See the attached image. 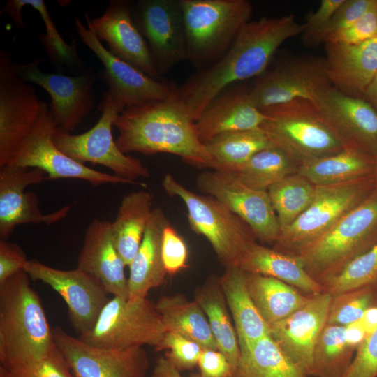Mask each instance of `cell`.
I'll return each mask as SVG.
<instances>
[{
  "label": "cell",
  "mask_w": 377,
  "mask_h": 377,
  "mask_svg": "<svg viewBox=\"0 0 377 377\" xmlns=\"http://www.w3.org/2000/svg\"><path fill=\"white\" fill-rule=\"evenodd\" d=\"M330 86L324 59H297L265 71L249 91L254 105L263 110L300 99L313 103Z\"/></svg>",
  "instance_id": "e0dca14e"
},
{
  "label": "cell",
  "mask_w": 377,
  "mask_h": 377,
  "mask_svg": "<svg viewBox=\"0 0 377 377\" xmlns=\"http://www.w3.org/2000/svg\"><path fill=\"white\" fill-rule=\"evenodd\" d=\"M24 270L31 280L43 282L60 295L67 305L71 324L79 336L91 330L101 310L110 299L98 280L78 268L63 270L37 260H28Z\"/></svg>",
  "instance_id": "2e32d148"
},
{
  "label": "cell",
  "mask_w": 377,
  "mask_h": 377,
  "mask_svg": "<svg viewBox=\"0 0 377 377\" xmlns=\"http://www.w3.org/2000/svg\"><path fill=\"white\" fill-rule=\"evenodd\" d=\"M184 20L186 61L196 71L218 61L250 21L247 0H180Z\"/></svg>",
  "instance_id": "277c9868"
},
{
  "label": "cell",
  "mask_w": 377,
  "mask_h": 377,
  "mask_svg": "<svg viewBox=\"0 0 377 377\" xmlns=\"http://www.w3.org/2000/svg\"><path fill=\"white\" fill-rule=\"evenodd\" d=\"M376 158L368 151L347 148L328 156L304 161L297 173L316 186L340 184L374 174Z\"/></svg>",
  "instance_id": "f546056e"
},
{
  "label": "cell",
  "mask_w": 377,
  "mask_h": 377,
  "mask_svg": "<svg viewBox=\"0 0 377 377\" xmlns=\"http://www.w3.org/2000/svg\"><path fill=\"white\" fill-rule=\"evenodd\" d=\"M42 59L16 64L18 75L44 89L50 96V113L58 128L74 131L90 113L94 104L95 75L91 68L79 76L46 73L39 68Z\"/></svg>",
  "instance_id": "ac0fdd59"
},
{
  "label": "cell",
  "mask_w": 377,
  "mask_h": 377,
  "mask_svg": "<svg viewBox=\"0 0 377 377\" xmlns=\"http://www.w3.org/2000/svg\"><path fill=\"white\" fill-rule=\"evenodd\" d=\"M152 195L140 190L125 195L111 222L114 245L126 266L137 253L152 212Z\"/></svg>",
  "instance_id": "4dcf8cb0"
},
{
  "label": "cell",
  "mask_w": 377,
  "mask_h": 377,
  "mask_svg": "<svg viewBox=\"0 0 377 377\" xmlns=\"http://www.w3.org/2000/svg\"><path fill=\"white\" fill-rule=\"evenodd\" d=\"M377 283L332 296L327 323L346 326L361 320L365 311L377 304Z\"/></svg>",
  "instance_id": "b9f144b4"
},
{
  "label": "cell",
  "mask_w": 377,
  "mask_h": 377,
  "mask_svg": "<svg viewBox=\"0 0 377 377\" xmlns=\"http://www.w3.org/2000/svg\"><path fill=\"white\" fill-rule=\"evenodd\" d=\"M47 103L31 133L18 151L10 166L38 168L47 179H79L94 186L105 184H128L146 186L115 175L97 171L69 157L54 145L52 136L57 128Z\"/></svg>",
  "instance_id": "4fadbf2b"
},
{
  "label": "cell",
  "mask_w": 377,
  "mask_h": 377,
  "mask_svg": "<svg viewBox=\"0 0 377 377\" xmlns=\"http://www.w3.org/2000/svg\"><path fill=\"white\" fill-rule=\"evenodd\" d=\"M219 279L242 353L259 339L269 335V327L249 293L246 273L242 269L236 266L226 267Z\"/></svg>",
  "instance_id": "83f0119b"
},
{
  "label": "cell",
  "mask_w": 377,
  "mask_h": 377,
  "mask_svg": "<svg viewBox=\"0 0 377 377\" xmlns=\"http://www.w3.org/2000/svg\"><path fill=\"white\" fill-rule=\"evenodd\" d=\"M263 112L253 103L249 87L232 84L218 94L195 121L200 141L205 144L221 134L260 128Z\"/></svg>",
  "instance_id": "d4e9b609"
},
{
  "label": "cell",
  "mask_w": 377,
  "mask_h": 377,
  "mask_svg": "<svg viewBox=\"0 0 377 377\" xmlns=\"http://www.w3.org/2000/svg\"><path fill=\"white\" fill-rule=\"evenodd\" d=\"M376 186L374 174L340 184L316 186L311 205L290 226L280 232L276 243L298 251L366 200Z\"/></svg>",
  "instance_id": "30bf717a"
},
{
  "label": "cell",
  "mask_w": 377,
  "mask_h": 377,
  "mask_svg": "<svg viewBox=\"0 0 377 377\" xmlns=\"http://www.w3.org/2000/svg\"><path fill=\"white\" fill-rule=\"evenodd\" d=\"M75 25L82 43L94 52L104 66L101 74L102 81L126 108L166 100L175 94L178 87L174 83L153 78L114 56L103 46L94 31L76 16Z\"/></svg>",
  "instance_id": "9a60e30c"
},
{
  "label": "cell",
  "mask_w": 377,
  "mask_h": 377,
  "mask_svg": "<svg viewBox=\"0 0 377 377\" xmlns=\"http://www.w3.org/2000/svg\"><path fill=\"white\" fill-rule=\"evenodd\" d=\"M155 306L167 331L195 341L202 349L219 350L207 316L195 300L177 293L160 297Z\"/></svg>",
  "instance_id": "d6a6232c"
},
{
  "label": "cell",
  "mask_w": 377,
  "mask_h": 377,
  "mask_svg": "<svg viewBox=\"0 0 377 377\" xmlns=\"http://www.w3.org/2000/svg\"><path fill=\"white\" fill-rule=\"evenodd\" d=\"M377 244V186L362 203L295 256L315 279L324 280Z\"/></svg>",
  "instance_id": "8992f818"
},
{
  "label": "cell",
  "mask_w": 377,
  "mask_h": 377,
  "mask_svg": "<svg viewBox=\"0 0 377 377\" xmlns=\"http://www.w3.org/2000/svg\"><path fill=\"white\" fill-rule=\"evenodd\" d=\"M367 335L377 328V304L368 308L360 320Z\"/></svg>",
  "instance_id": "11a10c76"
},
{
  "label": "cell",
  "mask_w": 377,
  "mask_h": 377,
  "mask_svg": "<svg viewBox=\"0 0 377 377\" xmlns=\"http://www.w3.org/2000/svg\"><path fill=\"white\" fill-rule=\"evenodd\" d=\"M373 3L374 0H345L322 33L320 43H323L328 36L351 26L367 11Z\"/></svg>",
  "instance_id": "c3c4849f"
},
{
  "label": "cell",
  "mask_w": 377,
  "mask_h": 377,
  "mask_svg": "<svg viewBox=\"0 0 377 377\" xmlns=\"http://www.w3.org/2000/svg\"><path fill=\"white\" fill-rule=\"evenodd\" d=\"M332 298L327 292L312 295L290 316L269 325L271 337L296 365L311 377L315 346L327 323Z\"/></svg>",
  "instance_id": "44dd1931"
},
{
  "label": "cell",
  "mask_w": 377,
  "mask_h": 377,
  "mask_svg": "<svg viewBox=\"0 0 377 377\" xmlns=\"http://www.w3.org/2000/svg\"><path fill=\"white\" fill-rule=\"evenodd\" d=\"M377 37V7L375 0L367 11L349 27L328 36L324 43L358 45Z\"/></svg>",
  "instance_id": "f6af8a7d"
},
{
  "label": "cell",
  "mask_w": 377,
  "mask_h": 377,
  "mask_svg": "<svg viewBox=\"0 0 377 377\" xmlns=\"http://www.w3.org/2000/svg\"><path fill=\"white\" fill-rule=\"evenodd\" d=\"M299 163L276 147L261 150L235 172H230L245 186L267 191L274 184L297 170Z\"/></svg>",
  "instance_id": "8d00e7d4"
},
{
  "label": "cell",
  "mask_w": 377,
  "mask_h": 377,
  "mask_svg": "<svg viewBox=\"0 0 377 377\" xmlns=\"http://www.w3.org/2000/svg\"><path fill=\"white\" fill-rule=\"evenodd\" d=\"M0 377H74L71 368L59 352L40 360L3 367Z\"/></svg>",
  "instance_id": "7bdbcfd3"
},
{
  "label": "cell",
  "mask_w": 377,
  "mask_h": 377,
  "mask_svg": "<svg viewBox=\"0 0 377 377\" xmlns=\"http://www.w3.org/2000/svg\"><path fill=\"white\" fill-rule=\"evenodd\" d=\"M232 377H311L306 374L267 335L240 353Z\"/></svg>",
  "instance_id": "d590c367"
},
{
  "label": "cell",
  "mask_w": 377,
  "mask_h": 377,
  "mask_svg": "<svg viewBox=\"0 0 377 377\" xmlns=\"http://www.w3.org/2000/svg\"><path fill=\"white\" fill-rule=\"evenodd\" d=\"M30 6L38 11L45 24V34L39 36L41 44L54 64L74 66L81 61L77 55L75 41L66 43L57 31L43 0H9L1 10L10 16L17 27L24 26L22 18V9Z\"/></svg>",
  "instance_id": "74e56055"
},
{
  "label": "cell",
  "mask_w": 377,
  "mask_h": 377,
  "mask_svg": "<svg viewBox=\"0 0 377 377\" xmlns=\"http://www.w3.org/2000/svg\"><path fill=\"white\" fill-rule=\"evenodd\" d=\"M316 186L296 173L272 186L267 191L276 212L280 232L290 226L311 205Z\"/></svg>",
  "instance_id": "f35d334b"
},
{
  "label": "cell",
  "mask_w": 377,
  "mask_h": 377,
  "mask_svg": "<svg viewBox=\"0 0 377 377\" xmlns=\"http://www.w3.org/2000/svg\"><path fill=\"white\" fill-rule=\"evenodd\" d=\"M46 173L38 168L6 165L0 168V239L7 240L22 224L50 226L63 219L71 210L68 205L43 214L37 195L25 188L41 183Z\"/></svg>",
  "instance_id": "ffe728a7"
},
{
  "label": "cell",
  "mask_w": 377,
  "mask_h": 377,
  "mask_svg": "<svg viewBox=\"0 0 377 377\" xmlns=\"http://www.w3.org/2000/svg\"><path fill=\"white\" fill-rule=\"evenodd\" d=\"M203 377H232L233 369L226 357L218 350L203 349L198 363Z\"/></svg>",
  "instance_id": "816d5d0a"
},
{
  "label": "cell",
  "mask_w": 377,
  "mask_h": 377,
  "mask_svg": "<svg viewBox=\"0 0 377 377\" xmlns=\"http://www.w3.org/2000/svg\"><path fill=\"white\" fill-rule=\"evenodd\" d=\"M132 17L149 47L158 75L186 60L184 14L180 0H139Z\"/></svg>",
  "instance_id": "7c38bea8"
},
{
  "label": "cell",
  "mask_w": 377,
  "mask_h": 377,
  "mask_svg": "<svg viewBox=\"0 0 377 377\" xmlns=\"http://www.w3.org/2000/svg\"><path fill=\"white\" fill-rule=\"evenodd\" d=\"M245 273L249 293L268 325L286 318L309 298L300 294L293 286L276 279Z\"/></svg>",
  "instance_id": "836d02e7"
},
{
  "label": "cell",
  "mask_w": 377,
  "mask_h": 377,
  "mask_svg": "<svg viewBox=\"0 0 377 377\" xmlns=\"http://www.w3.org/2000/svg\"><path fill=\"white\" fill-rule=\"evenodd\" d=\"M166 327L155 304L147 297H113L104 306L87 334L78 338L97 348L126 350L148 345L159 351Z\"/></svg>",
  "instance_id": "ba28073f"
},
{
  "label": "cell",
  "mask_w": 377,
  "mask_h": 377,
  "mask_svg": "<svg viewBox=\"0 0 377 377\" xmlns=\"http://www.w3.org/2000/svg\"><path fill=\"white\" fill-rule=\"evenodd\" d=\"M376 6L377 7V0H375Z\"/></svg>",
  "instance_id": "680465c9"
},
{
  "label": "cell",
  "mask_w": 377,
  "mask_h": 377,
  "mask_svg": "<svg viewBox=\"0 0 377 377\" xmlns=\"http://www.w3.org/2000/svg\"><path fill=\"white\" fill-rule=\"evenodd\" d=\"M211 156L212 169L235 172L258 151L275 147L260 128L226 133L204 144Z\"/></svg>",
  "instance_id": "e575fe53"
},
{
  "label": "cell",
  "mask_w": 377,
  "mask_h": 377,
  "mask_svg": "<svg viewBox=\"0 0 377 377\" xmlns=\"http://www.w3.org/2000/svg\"><path fill=\"white\" fill-rule=\"evenodd\" d=\"M30 279L21 270L0 284V366L38 361L59 352Z\"/></svg>",
  "instance_id": "3957f363"
},
{
  "label": "cell",
  "mask_w": 377,
  "mask_h": 377,
  "mask_svg": "<svg viewBox=\"0 0 377 377\" xmlns=\"http://www.w3.org/2000/svg\"><path fill=\"white\" fill-rule=\"evenodd\" d=\"M150 377H185L165 356L156 362ZM190 377H203L200 373L193 374Z\"/></svg>",
  "instance_id": "db71d44e"
},
{
  "label": "cell",
  "mask_w": 377,
  "mask_h": 377,
  "mask_svg": "<svg viewBox=\"0 0 377 377\" xmlns=\"http://www.w3.org/2000/svg\"><path fill=\"white\" fill-rule=\"evenodd\" d=\"M162 186L168 195L184 203L190 228L208 240L220 263L225 268L238 267L256 243L251 228L217 199L191 191L170 173L163 177Z\"/></svg>",
  "instance_id": "52a82bcc"
},
{
  "label": "cell",
  "mask_w": 377,
  "mask_h": 377,
  "mask_svg": "<svg viewBox=\"0 0 377 377\" xmlns=\"http://www.w3.org/2000/svg\"><path fill=\"white\" fill-rule=\"evenodd\" d=\"M345 0H322L318 8L308 15L302 38L307 45L320 43V38L331 18Z\"/></svg>",
  "instance_id": "681fc988"
},
{
  "label": "cell",
  "mask_w": 377,
  "mask_h": 377,
  "mask_svg": "<svg viewBox=\"0 0 377 377\" xmlns=\"http://www.w3.org/2000/svg\"><path fill=\"white\" fill-rule=\"evenodd\" d=\"M313 104L348 147L365 150L377 158V110L367 100L330 86Z\"/></svg>",
  "instance_id": "7402d4cb"
},
{
  "label": "cell",
  "mask_w": 377,
  "mask_h": 377,
  "mask_svg": "<svg viewBox=\"0 0 377 377\" xmlns=\"http://www.w3.org/2000/svg\"><path fill=\"white\" fill-rule=\"evenodd\" d=\"M200 191L214 197L239 216L256 239L276 242L280 226L267 191L249 188L228 171H205L196 179Z\"/></svg>",
  "instance_id": "5bb4252c"
},
{
  "label": "cell",
  "mask_w": 377,
  "mask_h": 377,
  "mask_svg": "<svg viewBox=\"0 0 377 377\" xmlns=\"http://www.w3.org/2000/svg\"><path fill=\"white\" fill-rule=\"evenodd\" d=\"M57 346L74 377H145L149 360L143 347L110 350L90 346L60 327L53 329Z\"/></svg>",
  "instance_id": "d6986e66"
},
{
  "label": "cell",
  "mask_w": 377,
  "mask_h": 377,
  "mask_svg": "<svg viewBox=\"0 0 377 377\" xmlns=\"http://www.w3.org/2000/svg\"><path fill=\"white\" fill-rule=\"evenodd\" d=\"M354 353L347 345L345 326L326 323L314 348L313 377H340Z\"/></svg>",
  "instance_id": "ab89813d"
},
{
  "label": "cell",
  "mask_w": 377,
  "mask_h": 377,
  "mask_svg": "<svg viewBox=\"0 0 377 377\" xmlns=\"http://www.w3.org/2000/svg\"><path fill=\"white\" fill-rule=\"evenodd\" d=\"M340 377H377V328L357 348Z\"/></svg>",
  "instance_id": "bcb514c9"
},
{
  "label": "cell",
  "mask_w": 377,
  "mask_h": 377,
  "mask_svg": "<svg viewBox=\"0 0 377 377\" xmlns=\"http://www.w3.org/2000/svg\"><path fill=\"white\" fill-rule=\"evenodd\" d=\"M169 223L161 209H153L139 249L128 266V300L147 297L151 289L165 282L168 273L162 258V239Z\"/></svg>",
  "instance_id": "4316f807"
},
{
  "label": "cell",
  "mask_w": 377,
  "mask_h": 377,
  "mask_svg": "<svg viewBox=\"0 0 377 377\" xmlns=\"http://www.w3.org/2000/svg\"><path fill=\"white\" fill-rule=\"evenodd\" d=\"M188 253L186 244L169 223L162 239V258L168 274H175L187 267Z\"/></svg>",
  "instance_id": "7dc6e473"
},
{
  "label": "cell",
  "mask_w": 377,
  "mask_h": 377,
  "mask_svg": "<svg viewBox=\"0 0 377 377\" xmlns=\"http://www.w3.org/2000/svg\"><path fill=\"white\" fill-rule=\"evenodd\" d=\"M364 98L377 110V74L368 86L364 93Z\"/></svg>",
  "instance_id": "9f6ffc18"
},
{
  "label": "cell",
  "mask_w": 377,
  "mask_h": 377,
  "mask_svg": "<svg viewBox=\"0 0 377 377\" xmlns=\"http://www.w3.org/2000/svg\"><path fill=\"white\" fill-rule=\"evenodd\" d=\"M27 260L25 253L19 245L0 239V284L24 270Z\"/></svg>",
  "instance_id": "f907efd6"
},
{
  "label": "cell",
  "mask_w": 377,
  "mask_h": 377,
  "mask_svg": "<svg viewBox=\"0 0 377 377\" xmlns=\"http://www.w3.org/2000/svg\"><path fill=\"white\" fill-rule=\"evenodd\" d=\"M367 336V334L360 320L345 326V337L347 345L355 353Z\"/></svg>",
  "instance_id": "f5cc1de1"
},
{
  "label": "cell",
  "mask_w": 377,
  "mask_h": 377,
  "mask_svg": "<svg viewBox=\"0 0 377 377\" xmlns=\"http://www.w3.org/2000/svg\"><path fill=\"white\" fill-rule=\"evenodd\" d=\"M325 44V66L331 84L346 95L364 98L377 74V37L358 45Z\"/></svg>",
  "instance_id": "484cf974"
},
{
  "label": "cell",
  "mask_w": 377,
  "mask_h": 377,
  "mask_svg": "<svg viewBox=\"0 0 377 377\" xmlns=\"http://www.w3.org/2000/svg\"><path fill=\"white\" fill-rule=\"evenodd\" d=\"M47 103L17 74L8 51H0V168L8 165L31 133Z\"/></svg>",
  "instance_id": "8fae6325"
},
{
  "label": "cell",
  "mask_w": 377,
  "mask_h": 377,
  "mask_svg": "<svg viewBox=\"0 0 377 377\" xmlns=\"http://www.w3.org/2000/svg\"><path fill=\"white\" fill-rule=\"evenodd\" d=\"M374 177L377 184V158H376V168L374 171Z\"/></svg>",
  "instance_id": "6f0895ef"
},
{
  "label": "cell",
  "mask_w": 377,
  "mask_h": 377,
  "mask_svg": "<svg viewBox=\"0 0 377 377\" xmlns=\"http://www.w3.org/2000/svg\"><path fill=\"white\" fill-rule=\"evenodd\" d=\"M113 126L119 131L115 142L125 154L167 153L193 167L212 168V158L198 137L195 121L177 92L166 100L125 108Z\"/></svg>",
  "instance_id": "7a4b0ae2"
},
{
  "label": "cell",
  "mask_w": 377,
  "mask_h": 377,
  "mask_svg": "<svg viewBox=\"0 0 377 377\" xmlns=\"http://www.w3.org/2000/svg\"><path fill=\"white\" fill-rule=\"evenodd\" d=\"M133 3L128 0H111L101 16L91 20L85 13L87 24L100 41L108 44V50L114 56L150 77L161 80L147 42L133 20Z\"/></svg>",
  "instance_id": "603a6c76"
},
{
  "label": "cell",
  "mask_w": 377,
  "mask_h": 377,
  "mask_svg": "<svg viewBox=\"0 0 377 377\" xmlns=\"http://www.w3.org/2000/svg\"><path fill=\"white\" fill-rule=\"evenodd\" d=\"M194 300L205 313L219 350L228 360L234 374L240 357V348L219 277L210 276L197 287Z\"/></svg>",
  "instance_id": "1f68e13d"
},
{
  "label": "cell",
  "mask_w": 377,
  "mask_h": 377,
  "mask_svg": "<svg viewBox=\"0 0 377 377\" xmlns=\"http://www.w3.org/2000/svg\"><path fill=\"white\" fill-rule=\"evenodd\" d=\"M304 29L293 14L249 21L218 61L195 71L177 87L179 100L196 121L226 88L263 73L279 47Z\"/></svg>",
  "instance_id": "6da1fadb"
},
{
  "label": "cell",
  "mask_w": 377,
  "mask_h": 377,
  "mask_svg": "<svg viewBox=\"0 0 377 377\" xmlns=\"http://www.w3.org/2000/svg\"><path fill=\"white\" fill-rule=\"evenodd\" d=\"M168 350L165 357L180 371L191 370L198 363L202 348L177 333L167 331L159 351Z\"/></svg>",
  "instance_id": "ee69618b"
},
{
  "label": "cell",
  "mask_w": 377,
  "mask_h": 377,
  "mask_svg": "<svg viewBox=\"0 0 377 377\" xmlns=\"http://www.w3.org/2000/svg\"><path fill=\"white\" fill-rule=\"evenodd\" d=\"M125 108L110 91H106L98 107L101 117L91 129L73 135L57 127L53 142L59 150L77 162L98 164L119 177L140 183L136 179L149 177V170L139 159L124 154L112 133L114 121Z\"/></svg>",
  "instance_id": "9c48e42d"
},
{
  "label": "cell",
  "mask_w": 377,
  "mask_h": 377,
  "mask_svg": "<svg viewBox=\"0 0 377 377\" xmlns=\"http://www.w3.org/2000/svg\"><path fill=\"white\" fill-rule=\"evenodd\" d=\"M324 292L332 296L377 283V244L326 278Z\"/></svg>",
  "instance_id": "60d3db41"
},
{
  "label": "cell",
  "mask_w": 377,
  "mask_h": 377,
  "mask_svg": "<svg viewBox=\"0 0 377 377\" xmlns=\"http://www.w3.org/2000/svg\"><path fill=\"white\" fill-rule=\"evenodd\" d=\"M238 267L244 272L272 277L311 295L324 292L323 285L305 269L297 256L253 244L242 256Z\"/></svg>",
  "instance_id": "f1b7e54d"
},
{
  "label": "cell",
  "mask_w": 377,
  "mask_h": 377,
  "mask_svg": "<svg viewBox=\"0 0 377 377\" xmlns=\"http://www.w3.org/2000/svg\"><path fill=\"white\" fill-rule=\"evenodd\" d=\"M260 128L297 163L339 153L348 147L311 101L295 100L261 110Z\"/></svg>",
  "instance_id": "5b68a950"
},
{
  "label": "cell",
  "mask_w": 377,
  "mask_h": 377,
  "mask_svg": "<svg viewBox=\"0 0 377 377\" xmlns=\"http://www.w3.org/2000/svg\"><path fill=\"white\" fill-rule=\"evenodd\" d=\"M125 267L113 241L111 222L94 219L86 230L77 268L98 280L108 294L128 300Z\"/></svg>",
  "instance_id": "cb8c5ba5"
}]
</instances>
